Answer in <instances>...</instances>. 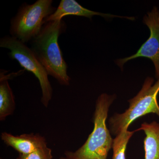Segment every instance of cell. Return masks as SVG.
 Masks as SVG:
<instances>
[{
	"label": "cell",
	"instance_id": "1",
	"mask_svg": "<svg viewBox=\"0 0 159 159\" xmlns=\"http://www.w3.org/2000/svg\"><path fill=\"white\" fill-rule=\"evenodd\" d=\"M66 28L62 19L45 23L39 34L31 41L30 48L48 75L61 85L69 86L70 78L67 74L68 66L58 43L59 36Z\"/></svg>",
	"mask_w": 159,
	"mask_h": 159
},
{
	"label": "cell",
	"instance_id": "2",
	"mask_svg": "<svg viewBox=\"0 0 159 159\" xmlns=\"http://www.w3.org/2000/svg\"><path fill=\"white\" fill-rule=\"evenodd\" d=\"M115 95L101 94L96 102L93 116L94 127L85 143L75 152L66 151V159H107L112 148L114 139L107 128L106 120Z\"/></svg>",
	"mask_w": 159,
	"mask_h": 159
},
{
	"label": "cell",
	"instance_id": "3",
	"mask_svg": "<svg viewBox=\"0 0 159 159\" xmlns=\"http://www.w3.org/2000/svg\"><path fill=\"white\" fill-rule=\"evenodd\" d=\"M159 93V78L154 83L153 78L147 77L142 88L135 97L129 100V107L122 114H116L109 120L112 134L117 136L128 127L134 120L149 113L159 118V105L157 97Z\"/></svg>",
	"mask_w": 159,
	"mask_h": 159
},
{
	"label": "cell",
	"instance_id": "4",
	"mask_svg": "<svg viewBox=\"0 0 159 159\" xmlns=\"http://www.w3.org/2000/svg\"><path fill=\"white\" fill-rule=\"evenodd\" d=\"M52 0H38L33 4H25L11 20L10 33L25 44L39 34L45 20L56 9L52 6Z\"/></svg>",
	"mask_w": 159,
	"mask_h": 159
},
{
	"label": "cell",
	"instance_id": "5",
	"mask_svg": "<svg viewBox=\"0 0 159 159\" xmlns=\"http://www.w3.org/2000/svg\"><path fill=\"white\" fill-rule=\"evenodd\" d=\"M0 47L9 50L10 57L17 61L21 66L32 73L37 78L42 93L41 101L44 106L48 107L52 99L53 89L49 80L48 72L32 50L25 44L11 36L1 38Z\"/></svg>",
	"mask_w": 159,
	"mask_h": 159
},
{
	"label": "cell",
	"instance_id": "6",
	"mask_svg": "<svg viewBox=\"0 0 159 159\" xmlns=\"http://www.w3.org/2000/svg\"><path fill=\"white\" fill-rule=\"evenodd\" d=\"M143 22L148 27L150 36L136 53L129 57L117 59L116 63L121 70L129 61L140 57L148 58L153 62L156 77L159 78V10L156 6L143 17Z\"/></svg>",
	"mask_w": 159,
	"mask_h": 159
},
{
	"label": "cell",
	"instance_id": "7",
	"mask_svg": "<svg viewBox=\"0 0 159 159\" xmlns=\"http://www.w3.org/2000/svg\"><path fill=\"white\" fill-rule=\"evenodd\" d=\"M76 16L89 18L92 19L94 16H99L105 18L120 17L134 20L135 18L129 16H122L107 13H103L89 10L83 7L74 0H61L55 11L47 18L45 23L52 21L62 19L68 16Z\"/></svg>",
	"mask_w": 159,
	"mask_h": 159
},
{
	"label": "cell",
	"instance_id": "8",
	"mask_svg": "<svg viewBox=\"0 0 159 159\" xmlns=\"http://www.w3.org/2000/svg\"><path fill=\"white\" fill-rule=\"evenodd\" d=\"M1 139L6 145L23 154L31 153L47 146L44 137L38 134H23L14 136L7 132H3L1 134Z\"/></svg>",
	"mask_w": 159,
	"mask_h": 159
},
{
	"label": "cell",
	"instance_id": "9",
	"mask_svg": "<svg viewBox=\"0 0 159 159\" xmlns=\"http://www.w3.org/2000/svg\"><path fill=\"white\" fill-rule=\"evenodd\" d=\"M136 130H143L146 135L144 139L145 159H159V123L155 121L144 122Z\"/></svg>",
	"mask_w": 159,
	"mask_h": 159
},
{
	"label": "cell",
	"instance_id": "10",
	"mask_svg": "<svg viewBox=\"0 0 159 159\" xmlns=\"http://www.w3.org/2000/svg\"><path fill=\"white\" fill-rule=\"evenodd\" d=\"M11 76L1 72L0 78V120L3 121L14 112L16 108L13 92L8 82Z\"/></svg>",
	"mask_w": 159,
	"mask_h": 159
},
{
	"label": "cell",
	"instance_id": "11",
	"mask_svg": "<svg viewBox=\"0 0 159 159\" xmlns=\"http://www.w3.org/2000/svg\"><path fill=\"white\" fill-rule=\"evenodd\" d=\"M136 131V130L134 131L124 130L117 135L114 139L112 159H126L125 152L127 144L129 139Z\"/></svg>",
	"mask_w": 159,
	"mask_h": 159
},
{
	"label": "cell",
	"instance_id": "12",
	"mask_svg": "<svg viewBox=\"0 0 159 159\" xmlns=\"http://www.w3.org/2000/svg\"><path fill=\"white\" fill-rule=\"evenodd\" d=\"M52 150L48 146L39 148L31 153L19 154L16 159H52Z\"/></svg>",
	"mask_w": 159,
	"mask_h": 159
},
{
	"label": "cell",
	"instance_id": "13",
	"mask_svg": "<svg viewBox=\"0 0 159 159\" xmlns=\"http://www.w3.org/2000/svg\"><path fill=\"white\" fill-rule=\"evenodd\" d=\"M59 159H66V157H61V158H60Z\"/></svg>",
	"mask_w": 159,
	"mask_h": 159
}]
</instances>
